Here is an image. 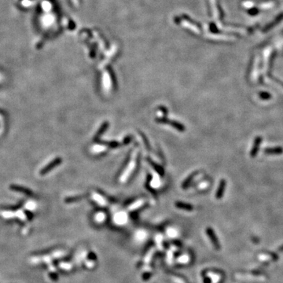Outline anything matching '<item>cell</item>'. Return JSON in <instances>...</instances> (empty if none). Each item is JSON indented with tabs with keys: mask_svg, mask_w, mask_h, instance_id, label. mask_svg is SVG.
Returning a JSON list of instances; mask_svg holds the SVG:
<instances>
[{
	"mask_svg": "<svg viewBox=\"0 0 283 283\" xmlns=\"http://www.w3.org/2000/svg\"><path fill=\"white\" fill-rule=\"evenodd\" d=\"M176 206L177 207V208H179V209H183V210H186V211H192V210H193V207H192L190 205L186 204V203L176 202Z\"/></svg>",
	"mask_w": 283,
	"mask_h": 283,
	"instance_id": "cell-7",
	"label": "cell"
},
{
	"mask_svg": "<svg viewBox=\"0 0 283 283\" xmlns=\"http://www.w3.org/2000/svg\"><path fill=\"white\" fill-rule=\"evenodd\" d=\"M12 189H14V190H17V191H21V192H24L25 193H31L30 190L27 189L26 188L21 187V186H16V185H13L11 186Z\"/></svg>",
	"mask_w": 283,
	"mask_h": 283,
	"instance_id": "cell-9",
	"label": "cell"
},
{
	"mask_svg": "<svg viewBox=\"0 0 283 283\" xmlns=\"http://www.w3.org/2000/svg\"><path fill=\"white\" fill-rule=\"evenodd\" d=\"M262 137H260V136H257L255 138L254 142H253V146L250 151V156L252 157H255L257 155L259 149H260V145H261V142H262Z\"/></svg>",
	"mask_w": 283,
	"mask_h": 283,
	"instance_id": "cell-1",
	"label": "cell"
},
{
	"mask_svg": "<svg viewBox=\"0 0 283 283\" xmlns=\"http://www.w3.org/2000/svg\"><path fill=\"white\" fill-rule=\"evenodd\" d=\"M61 161H62V160H61V158H56L55 160H54L51 163H50V165H48L47 166H46L45 168H43V169H42V171L40 172V175L46 174L47 172L51 171L54 168L57 167V165H59L61 163Z\"/></svg>",
	"mask_w": 283,
	"mask_h": 283,
	"instance_id": "cell-2",
	"label": "cell"
},
{
	"mask_svg": "<svg viewBox=\"0 0 283 283\" xmlns=\"http://www.w3.org/2000/svg\"><path fill=\"white\" fill-rule=\"evenodd\" d=\"M225 186H226V181L224 179H222L220 181L218 189H217V192H216V198L220 199L223 197L224 190H225Z\"/></svg>",
	"mask_w": 283,
	"mask_h": 283,
	"instance_id": "cell-6",
	"label": "cell"
},
{
	"mask_svg": "<svg viewBox=\"0 0 283 283\" xmlns=\"http://www.w3.org/2000/svg\"><path fill=\"white\" fill-rule=\"evenodd\" d=\"M206 233H207V235L209 236V238H210L212 244L214 245V246L216 247L217 249H220V244H219V241H218V240H217V237H216L214 231H213L211 228H207Z\"/></svg>",
	"mask_w": 283,
	"mask_h": 283,
	"instance_id": "cell-3",
	"label": "cell"
},
{
	"mask_svg": "<svg viewBox=\"0 0 283 283\" xmlns=\"http://www.w3.org/2000/svg\"><path fill=\"white\" fill-rule=\"evenodd\" d=\"M108 125H109V123L108 122L104 123L103 124H102V126L101 127V128L98 130V134L96 135V136H95V138H98L100 135H101L103 134V132L108 128Z\"/></svg>",
	"mask_w": 283,
	"mask_h": 283,
	"instance_id": "cell-8",
	"label": "cell"
},
{
	"mask_svg": "<svg viewBox=\"0 0 283 283\" xmlns=\"http://www.w3.org/2000/svg\"><path fill=\"white\" fill-rule=\"evenodd\" d=\"M157 121L160 123H165V124H171L172 127H174V128H176V129H178L179 131H184L183 125L180 124L179 123H178V122L171 121H169V120H167V119H165V118L159 119Z\"/></svg>",
	"mask_w": 283,
	"mask_h": 283,
	"instance_id": "cell-4",
	"label": "cell"
},
{
	"mask_svg": "<svg viewBox=\"0 0 283 283\" xmlns=\"http://www.w3.org/2000/svg\"><path fill=\"white\" fill-rule=\"evenodd\" d=\"M264 153L266 154H271V155H279V154L283 153V148L280 147V146L267 148V149H264Z\"/></svg>",
	"mask_w": 283,
	"mask_h": 283,
	"instance_id": "cell-5",
	"label": "cell"
},
{
	"mask_svg": "<svg viewBox=\"0 0 283 283\" xmlns=\"http://www.w3.org/2000/svg\"><path fill=\"white\" fill-rule=\"evenodd\" d=\"M107 145L112 148H116L119 146V143L117 142H108Z\"/></svg>",
	"mask_w": 283,
	"mask_h": 283,
	"instance_id": "cell-11",
	"label": "cell"
},
{
	"mask_svg": "<svg viewBox=\"0 0 283 283\" xmlns=\"http://www.w3.org/2000/svg\"><path fill=\"white\" fill-rule=\"evenodd\" d=\"M259 96H260V98L263 100H268L271 98V95L269 93L264 91L260 92V94H259Z\"/></svg>",
	"mask_w": 283,
	"mask_h": 283,
	"instance_id": "cell-10",
	"label": "cell"
}]
</instances>
